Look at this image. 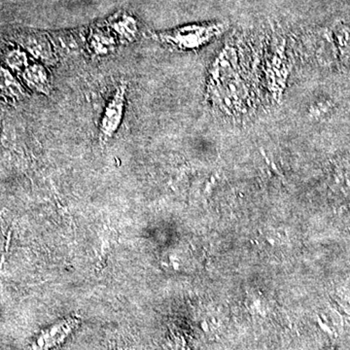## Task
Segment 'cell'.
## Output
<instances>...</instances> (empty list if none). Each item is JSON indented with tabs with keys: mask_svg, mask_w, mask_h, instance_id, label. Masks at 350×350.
I'll return each instance as SVG.
<instances>
[{
	"mask_svg": "<svg viewBox=\"0 0 350 350\" xmlns=\"http://www.w3.org/2000/svg\"><path fill=\"white\" fill-rule=\"evenodd\" d=\"M226 29L223 23L190 25L172 31L154 34L153 38L165 45L181 51L195 50L211 42Z\"/></svg>",
	"mask_w": 350,
	"mask_h": 350,
	"instance_id": "6da1fadb",
	"label": "cell"
},
{
	"mask_svg": "<svg viewBox=\"0 0 350 350\" xmlns=\"http://www.w3.org/2000/svg\"><path fill=\"white\" fill-rule=\"evenodd\" d=\"M0 91L11 98H17L24 93L19 82L14 78L10 71L0 68Z\"/></svg>",
	"mask_w": 350,
	"mask_h": 350,
	"instance_id": "5b68a950",
	"label": "cell"
},
{
	"mask_svg": "<svg viewBox=\"0 0 350 350\" xmlns=\"http://www.w3.org/2000/svg\"><path fill=\"white\" fill-rule=\"evenodd\" d=\"M5 61L9 68L16 71H24L29 66L27 55L19 49L8 51L6 53Z\"/></svg>",
	"mask_w": 350,
	"mask_h": 350,
	"instance_id": "52a82bcc",
	"label": "cell"
},
{
	"mask_svg": "<svg viewBox=\"0 0 350 350\" xmlns=\"http://www.w3.org/2000/svg\"><path fill=\"white\" fill-rule=\"evenodd\" d=\"M25 81L39 93L49 94L50 81L47 70L40 64H31L23 71Z\"/></svg>",
	"mask_w": 350,
	"mask_h": 350,
	"instance_id": "277c9868",
	"label": "cell"
},
{
	"mask_svg": "<svg viewBox=\"0 0 350 350\" xmlns=\"http://www.w3.org/2000/svg\"><path fill=\"white\" fill-rule=\"evenodd\" d=\"M128 85L121 83L105 107L100 125V142H107L117 133L125 111L126 96Z\"/></svg>",
	"mask_w": 350,
	"mask_h": 350,
	"instance_id": "7a4b0ae2",
	"label": "cell"
},
{
	"mask_svg": "<svg viewBox=\"0 0 350 350\" xmlns=\"http://www.w3.org/2000/svg\"><path fill=\"white\" fill-rule=\"evenodd\" d=\"M20 42L24 45L32 56L41 62L47 64H54L56 61L52 46L45 36L40 33L22 34L19 38Z\"/></svg>",
	"mask_w": 350,
	"mask_h": 350,
	"instance_id": "3957f363",
	"label": "cell"
},
{
	"mask_svg": "<svg viewBox=\"0 0 350 350\" xmlns=\"http://www.w3.org/2000/svg\"><path fill=\"white\" fill-rule=\"evenodd\" d=\"M112 27H114L115 31L119 34L123 39L131 41L135 36V32H137V25L135 22L130 17L122 18L118 21H115L112 24Z\"/></svg>",
	"mask_w": 350,
	"mask_h": 350,
	"instance_id": "8992f818",
	"label": "cell"
},
{
	"mask_svg": "<svg viewBox=\"0 0 350 350\" xmlns=\"http://www.w3.org/2000/svg\"><path fill=\"white\" fill-rule=\"evenodd\" d=\"M267 241H269V243L271 244V245H275V241H273V239L269 238V237H267Z\"/></svg>",
	"mask_w": 350,
	"mask_h": 350,
	"instance_id": "9c48e42d",
	"label": "cell"
},
{
	"mask_svg": "<svg viewBox=\"0 0 350 350\" xmlns=\"http://www.w3.org/2000/svg\"><path fill=\"white\" fill-rule=\"evenodd\" d=\"M112 45L111 39L107 38L103 32L94 33L92 36V48H94V50L96 51L98 55H103V53H107Z\"/></svg>",
	"mask_w": 350,
	"mask_h": 350,
	"instance_id": "ba28073f",
	"label": "cell"
}]
</instances>
